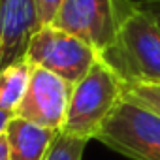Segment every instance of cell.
Segmentation results:
<instances>
[{"mask_svg":"<svg viewBox=\"0 0 160 160\" xmlns=\"http://www.w3.org/2000/svg\"><path fill=\"white\" fill-rule=\"evenodd\" d=\"M102 58L121 75L124 85L160 83V27L139 2H128L117 40Z\"/></svg>","mask_w":160,"mask_h":160,"instance_id":"obj_1","label":"cell"},{"mask_svg":"<svg viewBox=\"0 0 160 160\" xmlns=\"http://www.w3.org/2000/svg\"><path fill=\"white\" fill-rule=\"evenodd\" d=\"M124 100V81L121 75L100 57L94 66L73 83L66 121L60 132L94 139L111 111Z\"/></svg>","mask_w":160,"mask_h":160,"instance_id":"obj_2","label":"cell"},{"mask_svg":"<svg viewBox=\"0 0 160 160\" xmlns=\"http://www.w3.org/2000/svg\"><path fill=\"white\" fill-rule=\"evenodd\" d=\"M94 139L130 160H160V115L124 98Z\"/></svg>","mask_w":160,"mask_h":160,"instance_id":"obj_3","label":"cell"},{"mask_svg":"<svg viewBox=\"0 0 160 160\" xmlns=\"http://www.w3.org/2000/svg\"><path fill=\"white\" fill-rule=\"evenodd\" d=\"M25 58L34 68H43L73 85L94 66L100 55L81 38L55 25H42L30 40Z\"/></svg>","mask_w":160,"mask_h":160,"instance_id":"obj_4","label":"cell"},{"mask_svg":"<svg viewBox=\"0 0 160 160\" xmlns=\"http://www.w3.org/2000/svg\"><path fill=\"white\" fill-rule=\"evenodd\" d=\"M130 0H62L51 25L87 42L106 55L119 32V23Z\"/></svg>","mask_w":160,"mask_h":160,"instance_id":"obj_5","label":"cell"},{"mask_svg":"<svg viewBox=\"0 0 160 160\" xmlns=\"http://www.w3.org/2000/svg\"><path fill=\"white\" fill-rule=\"evenodd\" d=\"M72 89L73 85L66 79L43 68H32L27 94L19 104L15 117L60 132L66 121Z\"/></svg>","mask_w":160,"mask_h":160,"instance_id":"obj_6","label":"cell"},{"mask_svg":"<svg viewBox=\"0 0 160 160\" xmlns=\"http://www.w3.org/2000/svg\"><path fill=\"white\" fill-rule=\"evenodd\" d=\"M40 27L34 0H0V73L25 58Z\"/></svg>","mask_w":160,"mask_h":160,"instance_id":"obj_7","label":"cell"},{"mask_svg":"<svg viewBox=\"0 0 160 160\" xmlns=\"http://www.w3.org/2000/svg\"><path fill=\"white\" fill-rule=\"evenodd\" d=\"M58 132L13 117L6 128L10 160H45Z\"/></svg>","mask_w":160,"mask_h":160,"instance_id":"obj_8","label":"cell"},{"mask_svg":"<svg viewBox=\"0 0 160 160\" xmlns=\"http://www.w3.org/2000/svg\"><path fill=\"white\" fill-rule=\"evenodd\" d=\"M32 68L34 66L23 58L0 73V109L12 117H15V111L27 94Z\"/></svg>","mask_w":160,"mask_h":160,"instance_id":"obj_9","label":"cell"},{"mask_svg":"<svg viewBox=\"0 0 160 160\" xmlns=\"http://www.w3.org/2000/svg\"><path fill=\"white\" fill-rule=\"evenodd\" d=\"M87 139L73 138L64 132H58L45 160H83V152L87 147Z\"/></svg>","mask_w":160,"mask_h":160,"instance_id":"obj_10","label":"cell"},{"mask_svg":"<svg viewBox=\"0 0 160 160\" xmlns=\"http://www.w3.org/2000/svg\"><path fill=\"white\" fill-rule=\"evenodd\" d=\"M124 98L160 115V83L124 85Z\"/></svg>","mask_w":160,"mask_h":160,"instance_id":"obj_11","label":"cell"},{"mask_svg":"<svg viewBox=\"0 0 160 160\" xmlns=\"http://www.w3.org/2000/svg\"><path fill=\"white\" fill-rule=\"evenodd\" d=\"M36 4V12H38V17H40V23L42 25H51L62 0H34Z\"/></svg>","mask_w":160,"mask_h":160,"instance_id":"obj_12","label":"cell"},{"mask_svg":"<svg viewBox=\"0 0 160 160\" xmlns=\"http://www.w3.org/2000/svg\"><path fill=\"white\" fill-rule=\"evenodd\" d=\"M138 2L160 27V0H138Z\"/></svg>","mask_w":160,"mask_h":160,"instance_id":"obj_13","label":"cell"},{"mask_svg":"<svg viewBox=\"0 0 160 160\" xmlns=\"http://www.w3.org/2000/svg\"><path fill=\"white\" fill-rule=\"evenodd\" d=\"M0 160H10V145L6 134L0 136Z\"/></svg>","mask_w":160,"mask_h":160,"instance_id":"obj_14","label":"cell"},{"mask_svg":"<svg viewBox=\"0 0 160 160\" xmlns=\"http://www.w3.org/2000/svg\"><path fill=\"white\" fill-rule=\"evenodd\" d=\"M12 119H13V117H12L10 113H6V111L0 109V136L6 134V128H8V124H10Z\"/></svg>","mask_w":160,"mask_h":160,"instance_id":"obj_15","label":"cell"}]
</instances>
